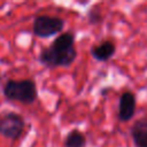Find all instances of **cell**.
Segmentation results:
<instances>
[{
	"mask_svg": "<svg viewBox=\"0 0 147 147\" xmlns=\"http://www.w3.org/2000/svg\"><path fill=\"white\" fill-rule=\"evenodd\" d=\"M5 98L23 105H32L38 98L37 85L32 79H9L2 88Z\"/></svg>",
	"mask_w": 147,
	"mask_h": 147,
	"instance_id": "cell-1",
	"label": "cell"
},
{
	"mask_svg": "<svg viewBox=\"0 0 147 147\" xmlns=\"http://www.w3.org/2000/svg\"><path fill=\"white\" fill-rule=\"evenodd\" d=\"M77 57V49L76 47L65 51V52H60L55 51L52 47H45L40 51L38 60L39 62L49 69L53 68H59V67H70Z\"/></svg>",
	"mask_w": 147,
	"mask_h": 147,
	"instance_id": "cell-2",
	"label": "cell"
},
{
	"mask_svg": "<svg viewBox=\"0 0 147 147\" xmlns=\"http://www.w3.org/2000/svg\"><path fill=\"white\" fill-rule=\"evenodd\" d=\"M65 22L57 17L51 15H38L34 17L32 23V32L39 38H49L60 33L64 29Z\"/></svg>",
	"mask_w": 147,
	"mask_h": 147,
	"instance_id": "cell-3",
	"label": "cell"
},
{
	"mask_svg": "<svg viewBox=\"0 0 147 147\" xmlns=\"http://www.w3.org/2000/svg\"><path fill=\"white\" fill-rule=\"evenodd\" d=\"M25 127L23 116L17 113L8 111L0 116V134L7 139L17 140Z\"/></svg>",
	"mask_w": 147,
	"mask_h": 147,
	"instance_id": "cell-4",
	"label": "cell"
},
{
	"mask_svg": "<svg viewBox=\"0 0 147 147\" xmlns=\"http://www.w3.org/2000/svg\"><path fill=\"white\" fill-rule=\"evenodd\" d=\"M137 109V98L131 91H124L118 99L117 119L122 123H126L133 118Z\"/></svg>",
	"mask_w": 147,
	"mask_h": 147,
	"instance_id": "cell-5",
	"label": "cell"
},
{
	"mask_svg": "<svg viewBox=\"0 0 147 147\" xmlns=\"http://www.w3.org/2000/svg\"><path fill=\"white\" fill-rule=\"evenodd\" d=\"M116 52V46L111 40H103L98 45H94L90 49L91 56L99 62L109 61Z\"/></svg>",
	"mask_w": 147,
	"mask_h": 147,
	"instance_id": "cell-6",
	"label": "cell"
},
{
	"mask_svg": "<svg viewBox=\"0 0 147 147\" xmlns=\"http://www.w3.org/2000/svg\"><path fill=\"white\" fill-rule=\"evenodd\" d=\"M134 147H147V117L137 119L130 127Z\"/></svg>",
	"mask_w": 147,
	"mask_h": 147,
	"instance_id": "cell-7",
	"label": "cell"
},
{
	"mask_svg": "<svg viewBox=\"0 0 147 147\" xmlns=\"http://www.w3.org/2000/svg\"><path fill=\"white\" fill-rule=\"evenodd\" d=\"M75 40H76L75 33H72L70 31L62 32L52 41L49 47H52L55 51L65 52V51H69L75 47Z\"/></svg>",
	"mask_w": 147,
	"mask_h": 147,
	"instance_id": "cell-8",
	"label": "cell"
},
{
	"mask_svg": "<svg viewBox=\"0 0 147 147\" xmlns=\"http://www.w3.org/2000/svg\"><path fill=\"white\" fill-rule=\"evenodd\" d=\"M87 140L83 132L77 129L71 130L67 133L63 141V147H86Z\"/></svg>",
	"mask_w": 147,
	"mask_h": 147,
	"instance_id": "cell-9",
	"label": "cell"
},
{
	"mask_svg": "<svg viewBox=\"0 0 147 147\" xmlns=\"http://www.w3.org/2000/svg\"><path fill=\"white\" fill-rule=\"evenodd\" d=\"M87 22L91 25H99L103 22V15L98 7H93L87 11Z\"/></svg>",
	"mask_w": 147,
	"mask_h": 147,
	"instance_id": "cell-10",
	"label": "cell"
},
{
	"mask_svg": "<svg viewBox=\"0 0 147 147\" xmlns=\"http://www.w3.org/2000/svg\"><path fill=\"white\" fill-rule=\"evenodd\" d=\"M0 79H1V76H0Z\"/></svg>",
	"mask_w": 147,
	"mask_h": 147,
	"instance_id": "cell-11",
	"label": "cell"
}]
</instances>
